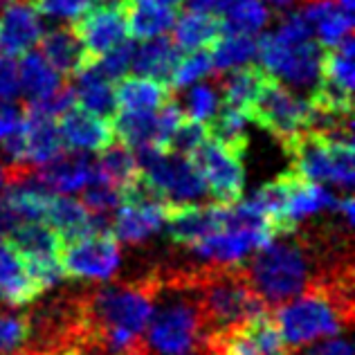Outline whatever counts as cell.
<instances>
[{
	"instance_id": "1",
	"label": "cell",
	"mask_w": 355,
	"mask_h": 355,
	"mask_svg": "<svg viewBox=\"0 0 355 355\" xmlns=\"http://www.w3.org/2000/svg\"><path fill=\"white\" fill-rule=\"evenodd\" d=\"M155 293V270L135 282L90 286L79 291L77 344L99 355H121L144 342Z\"/></svg>"
},
{
	"instance_id": "2",
	"label": "cell",
	"mask_w": 355,
	"mask_h": 355,
	"mask_svg": "<svg viewBox=\"0 0 355 355\" xmlns=\"http://www.w3.org/2000/svg\"><path fill=\"white\" fill-rule=\"evenodd\" d=\"M353 261L326 270L272 315L288 347H308L351 329L355 308Z\"/></svg>"
},
{
	"instance_id": "3",
	"label": "cell",
	"mask_w": 355,
	"mask_h": 355,
	"mask_svg": "<svg viewBox=\"0 0 355 355\" xmlns=\"http://www.w3.org/2000/svg\"><path fill=\"white\" fill-rule=\"evenodd\" d=\"M153 315L144 344L153 355H184L198 351L205 340V320L193 268H157Z\"/></svg>"
},
{
	"instance_id": "4",
	"label": "cell",
	"mask_w": 355,
	"mask_h": 355,
	"mask_svg": "<svg viewBox=\"0 0 355 355\" xmlns=\"http://www.w3.org/2000/svg\"><path fill=\"white\" fill-rule=\"evenodd\" d=\"M193 284L198 291L205 338L248 317L268 313V306L254 293L245 272V263H207L193 268Z\"/></svg>"
},
{
	"instance_id": "5",
	"label": "cell",
	"mask_w": 355,
	"mask_h": 355,
	"mask_svg": "<svg viewBox=\"0 0 355 355\" xmlns=\"http://www.w3.org/2000/svg\"><path fill=\"white\" fill-rule=\"evenodd\" d=\"M293 169L313 182H333L351 189L355 182L353 171V142L331 139L313 130H304L284 144Z\"/></svg>"
},
{
	"instance_id": "6",
	"label": "cell",
	"mask_w": 355,
	"mask_h": 355,
	"mask_svg": "<svg viewBox=\"0 0 355 355\" xmlns=\"http://www.w3.org/2000/svg\"><path fill=\"white\" fill-rule=\"evenodd\" d=\"M135 162L169 205H191L209 196L189 157L162 151L157 146H144L135 151Z\"/></svg>"
},
{
	"instance_id": "7",
	"label": "cell",
	"mask_w": 355,
	"mask_h": 355,
	"mask_svg": "<svg viewBox=\"0 0 355 355\" xmlns=\"http://www.w3.org/2000/svg\"><path fill=\"white\" fill-rule=\"evenodd\" d=\"M248 117L284 146L299 133L308 130L311 106L308 99L297 97L291 88L270 74L254 104L248 108Z\"/></svg>"
},
{
	"instance_id": "8",
	"label": "cell",
	"mask_w": 355,
	"mask_h": 355,
	"mask_svg": "<svg viewBox=\"0 0 355 355\" xmlns=\"http://www.w3.org/2000/svg\"><path fill=\"white\" fill-rule=\"evenodd\" d=\"M200 351L205 355H291L270 313L248 317L207 335Z\"/></svg>"
},
{
	"instance_id": "9",
	"label": "cell",
	"mask_w": 355,
	"mask_h": 355,
	"mask_svg": "<svg viewBox=\"0 0 355 355\" xmlns=\"http://www.w3.org/2000/svg\"><path fill=\"white\" fill-rule=\"evenodd\" d=\"M257 54L272 77L284 79L293 86H313L320 79L324 48L313 39L286 43L268 32L257 41Z\"/></svg>"
},
{
	"instance_id": "10",
	"label": "cell",
	"mask_w": 355,
	"mask_h": 355,
	"mask_svg": "<svg viewBox=\"0 0 355 355\" xmlns=\"http://www.w3.org/2000/svg\"><path fill=\"white\" fill-rule=\"evenodd\" d=\"M128 7L124 0H92L86 12L72 21V32L92 63L128 36Z\"/></svg>"
},
{
	"instance_id": "11",
	"label": "cell",
	"mask_w": 355,
	"mask_h": 355,
	"mask_svg": "<svg viewBox=\"0 0 355 355\" xmlns=\"http://www.w3.org/2000/svg\"><path fill=\"white\" fill-rule=\"evenodd\" d=\"M119 241L110 232L88 234L61 243L59 266L63 277L68 279H95L106 282L119 268Z\"/></svg>"
},
{
	"instance_id": "12",
	"label": "cell",
	"mask_w": 355,
	"mask_h": 355,
	"mask_svg": "<svg viewBox=\"0 0 355 355\" xmlns=\"http://www.w3.org/2000/svg\"><path fill=\"white\" fill-rule=\"evenodd\" d=\"M196 171L200 173L207 193L214 202L232 205L243 200V187H245V171L243 160L234 153L225 151L220 144L211 142L207 137L205 142L189 155Z\"/></svg>"
},
{
	"instance_id": "13",
	"label": "cell",
	"mask_w": 355,
	"mask_h": 355,
	"mask_svg": "<svg viewBox=\"0 0 355 355\" xmlns=\"http://www.w3.org/2000/svg\"><path fill=\"white\" fill-rule=\"evenodd\" d=\"M230 205L205 202V205H169L166 223L169 236L178 245L193 248L196 243L209 239L227 225Z\"/></svg>"
},
{
	"instance_id": "14",
	"label": "cell",
	"mask_w": 355,
	"mask_h": 355,
	"mask_svg": "<svg viewBox=\"0 0 355 355\" xmlns=\"http://www.w3.org/2000/svg\"><path fill=\"white\" fill-rule=\"evenodd\" d=\"M57 126H59L63 144L68 146L70 151L99 153L115 142L110 119L92 115L90 110L81 108L79 104L70 106L63 115H59Z\"/></svg>"
},
{
	"instance_id": "15",
	"label": "cell",
	"mask_w": 355,
	"mask_h": 355,
	"mask_svg": "<svg viewBox=\"0 0 355 355\" xmlns=\"http://www.w3.org/2000/svg\"><path fill=\"white\" fill-rule=\"evenodd\" d=\"M43 34L41 16L30 3H12L0 14V54L23 57Z\"/></svg>"
},
{
	"instance_id": "16",
	"label": "cell",
	"mask_w": 355,
	"mask_h": 355,
	"mask_svg": "<svg viewBox=\"0 0 355 355\" xmlns=\"http://www.w3.org/2000/svg\"><path fill=\"white\" fill-rule=\"evenodd\" d=\"M36 180H39L48 191L68 196L74 191H81L86 182L95 173V160L83 151L61 153L54 160L45 162L34 169Z\"/></svg>"
},
{
	"instance_id": "17",
	"label": "cell",
	"mask_w": 355,
	"mask_h": 355,
	"mask_svg": "<svg viewBox=\"0 0 355 355\" xmlns=\"http://www.w3.org/2000/svg\"><path fill=\"white\" fill-rule=\"evenodd\" d=\"M166 207L169 205L121 202L117 207L115 218H110V234L121 243H130V245L151 239L164 227Z\"/></svg>"
},
{
	"instance_id": "18",
	"label": "cell",
	"mask_w": 355,
	"mask_h": 355,
	"mask_svg": "<svg viewBox=\"0 0 355 355\" xmlns=\"http://www.w3.org/2000/svg\"><path fill=\"white\" fill-rule=\"evenodd\" d=\"M270 79V72L263 65H236V68L225 70L214 77V86L218 90V97L223 104L241 108L248 113V108L254 104L259 92L263 90L266 81Z\"/></svg>"
},
{
	"instance_id": "19",
	"label": "cell",
	"mask_w": 355,
	"mask_h": 355,
	"mask_svg": "<svg viewBox=\"0 0 355 355\" xmlns=\"http://www.w3.org/2000/svg\"><path fill=\"white\" fill-rule=\"evenodd\" d=\"M5 241L16 250L23 263L32 261H59L61 239L48 223H34V220H18L9 230Z\"/></svg>"
},
{
	"instance_id": "20",
	"label": "cell",
	"mask_w": 355,
	"mask_h": 355,
	"mask_svg": "<svg viewBox=\"0 0 355 355\" xmlns=\"http://www.w3.org/2000/svg\"><path fill=\"white\" fill-rule=\"evenodd\" d=\"M36 45L41 48L45 61L59 74H63L65 79L79 74L83 68L95 65L86 57V50H83L77 34L72 32V27H54L48 34H41Z\"/></svg>"
},
{
	"instance_id": "21",
	"label": "cell",
	"mask_w": 355,
	"mask_h": 355,
	"mask_svg": "<svg viewBox=\"0 0 355 355\" xmlns=\"http://www.w3.org/2000/svg\"><path fill=\"white\" fill-rule=\"evenodd\" d=\"M175 92L166 83L146 77H121L115 86V106L119 113H155Z\"/></svg>"
},
{
	"instance_id": "22",
	"label": "cell",
	"mask_w": 355,
	"mask_h": 355,
	"mask_svg": "<svg viewBox=\"0 0 355 355\" xmlns=\"http://www.w3.org/2000/svg\"><path fill=\"white\" fill-rule=\"evenodd\" d=\"M180 59H182V50L173 43V39H166L162 34V36H153V39H146L139 48H135V57L130 68L139 77L166 83L171 88V77Z\"/></svg>"
},
{
	"instance_id": "23",
	"label": "cell",
	"mask_w": 355,
	"mask_h": 355,
	"mask_svg": "<svg viewBox=\"0 0 355 355\" xmlns=\"http://www.w3.org/2000/svg\"><path fill=\"white\" fill-rule=\"evenodd\" d=\"M25 110L23 119V135H25V160L30 166H41L45 162L54 160L65 151V144L61 139L57 119L45 117L32 110Z\"/></svg>"
},
{
	"instance_id": "24",
	"label": "cell",
	"mask_w": 355,
	"mask_h": 355,
	"mask_svg": "<svg viewBox=\"0 0 355 355\" xmlns=\"http://www.w3.org/2000/svg\"><path fill=\"white\" fill-rule=\"evenodd\" d=\"M173 43L182 52L193 50H214L216 43L225 36L223 32V21L214 12H184L175 18L173 23Z\"/></svg>"
},
{
	"instance_id": "25",
	"label": "cell",
	"mask_w": 355,
	"mask_h": 355,
	"mask_svg": "<svg viewBox=\"0 0 355 355\" xmlns=\"http://www.w3.org/2000/svg\"><path fill=\"white\" fill-rule=\"evenodd\" d=\"M70 86L74 92V99L81 108L90 110L92 115L113 119L117 115L115 106V86L113 81L106 79L99 72L97 63L90 68H83L79 74L70 77Z\"/></svg>"
},
{
	"instance_id": "26",
	"label": "cell",
	"mask_w": 355,
	"mask_h": 355,
	"mask_svg": "<svg viewBox=\"0 0 355 355\" xmlns=\"http://www.w3.org/2000/svg\"><path fill=\"white\" fill-rule=\"evenodd\" d=\"M302 16L311 32L320 39L322 48L335 45L353 30V14L342 9L335 0H306Z\"/></svg>"
},
{
	"instance_id": "27",
	"label": "cell",
	"mask_w": 355,
	"mask_h": 355,
	"mask_svg": "<svg viewBox=\"0 0 355 355\" xmlns=\"http://www.w3.org/2000/svg\"><path fill=\"white\" fill-rule=\"evenodd\" d=\"M65 81L68 79L54 70L41 52H25L23 61L18 63V86L25 95V104L54 95Z\"/></svg>"
},
{
	"instance_id": "28",
	"label": "cell",
	"mask_w": 355,
	"mask_h": 355,
	"mask_svg": "<svg viewBox=\"0 0 355 355\" xmlns=\"http://www.w3.org/2000/svg\"><path fill=\"white\" fill-rule=\"evenodd\" d=\"M248 113L241 108L234 106H227V104H218V108L214 110V115L205 121L207 126V135L211 142L220 144L225 151L234 153L236 157H245L248 151V142H250V135H248Z\"/></svg>"
},
{
	"instance_id": "29",
	"label": "cell",
	"mask_w": 355,
	"mask_h": 355,
	"mask_svg": "<svg viewBox=\"0 0 355 355\" xmlns=\"http://www.w3.org/2000/svg\"><path fill=\"white\" fill-rule=\"evenodd\" d=\"M110 124H113L115 142L133 148V151L144 146H157L164 151L157 110L155 113H119L110 119Z\"/></svg>"
},
{
	"instance_id": "30",
	"label": "cell",
	"mask_w": 355,
	"mask_h": 355,
	"mask_svg": "<svg viewBox=\"0 0 355 355\" xmlns=\"http://www.w3.org/2000/svg\"><path fill=\"white\" fill-rule=\"evenodd\" d=\"M175 18H178L175 9L135 0L128 7V34L139 41L162 36L173 27Z\"/></svg>"
},
{
	"instance_id": "31",
	"label": "cell",
	"mask_w": 355,
	"mask_h": 355,
	"mask_svg": "<svg viewBox=\"0 0 355 355\" xmlns=\"http://www.w3.org/2000/svg\"><path fill=\"white\" fill-rule=\"evenodd\" d=\"M95 169L104 178H108L115 187H119V191L139 175L135 155L130 153L128 146L119 142H113L110 146H106L104 151H99V157L95 160Z\"/></svg>"
},
{
	"instance_id": "32",
	"label": "cell",
	"mask_w": 355,
	"mask_h": 355,
	"mask_svg": "<svg viewBox=\"0 0 355 355\" xmlns=\"http://www.w3.org/2000/svg\"><path fill=\"white\" fill-rule=\"evenodd\" d=\"M257 57V41L245 34H225L211 50L214 74L245 65L250 59Z\"/></svg>"
},
{
	"instance_id": "33",
	"label": "cell",
	"mask_w": 355,
	"mask_h": 355,
	"mask_svg": "<svg viewBox=\"0 0 355 355\" xmlns=\"http://www.w3.org/2000/svg\"><path fill=\"white\" fill-rule=\"evenodd\" d=\"M30 347V317L0 308V355H16Z\"/></svg>"
},
{
	"instance_id": "34",
	"label": "cell",
	"mask_w": 355,
	"mask_h": 355,
	"mask_svg": "<svg viewBox=\"0 0 355 355\" xmlns=\"http://www.w3.org/2000/svg\"><path fill=\"white\" fill-rule=\"evenodd\" d=\"M83 196H81V202L90 214H101L106 216L108 211L117 209L121 205V191L119 187H115L108 178L101 175L97 169L92 173V178L83 187Z\"/></svg>"
},
{
	"instance_id": "35",
	"label": "cell",
	"mask_w": 355,
	"mask_h": 355,
	"mask_svg": "<svg viewBox=\"0 0 355 355\" xmlns=\"http://www.w3.org/2000/svg\"><path fill=\"white\" fill-rule=\"evenodd\" d=\"M207 137L209 135H207V126H205V121L191 119V117L184 115L180 119V124H178L175 130L171 133L169 144H166V151L189 157Z\"/></svg>"
},
{
	"instance_id": "36",
	"label": "cell",
	"mask_w": 355,
	"mask_h": 355,
	"mask_svg": "<svg viewBox=\"0 0 355 355\" xmlns=\"http://www.w3.org/2000/svg\"><path fill=\"white\" fill-rule=\"evenodd\" d=\"M209 72H214L211 65V50H193L189 57L180 59L178 68L171 77V90H180L191 86V83L200 81L207 77Z\"/></svg>"
},
{
	"instance_id": "37",
	"label": "cell",
	"mask_w": 355,
	"mask_h": 355,
	"mask_svg": "<svg viewBox=\"0 0 355 355\" xmlns=\"http://www.w3.org/2000/svg\"><path fill=\"white\" fill-rule=\"evenodd\" d=\"M218 104L220 97L214 83H193V88L187 92L184 99V115L198 121H207Z\"/></svg>"
},
{
	"instance_id": "38",
	"label": "cell",
	"mask_w": 355,
	"mask_h": 355,
	"mask_svg": "<svg viewBox=\"0 0 355 355\" xmlns=\"http://www.w3.org/2000/svg\"><path fill=\"white\" fill-rule=\"evenodd\" d=\"M135 48L137 45L133 41H126V39L121 43H117L115 48H110L104 57L97 61L99 72L110 81H117L121 77H126V72L130 70V63H133V57H135Z\"/></svg>"
},
{
	"instance_id": "39",
	"label": "cell",
	"mask_w": 355,
	"mask_h": 355,
	"mask_svg": "<svg viewBox=\"0 0 355 355\" xmlns=\"http://www.w3.org/2000/svg\"><path fill=\"white\" fill-rule=\"evenodd\" d=\"M36 12L57 21H74L81 12L92 5V0H25Z\"/></svg>"
},
{
	"instance_id": "40",
	"label": "cell",
	"mask_w": 355,
	"mask_h": 355,
	"mask_svg": "<svg viewBox=\"0 0 355 355\" xmlns=\"http://www.w3.org/2000/svg\"><path fill=\"white\" fill-rule=\"evenodd\" d=\"M21 92L18 86V63L14 57L0 54V104L3 101H14Z\"/></svg>"
},
{
	"instance_id": "41",
	"label": "cell",
	"mask_w": 355,
	"mask_h": 355,
	"mask_svg": "<svg viewBox=\"0 0 355 355\" xmlns=\"http://www.w3.org/2000/svg\"><path fill=\"white\" fill-rule=\"evenodd\" d=\"M23 119H25L23 106H16L14 101H3L0 104V142L5 137L14 135L16 130H21Z\"/></svg>"
},
{
	"instance_id": "42",
	"label": "cell",
	"mask_w": 355,
	"mask_h": 355,
	"mask_svg": "<svg viewBox=\"0 0 355 355\" xmlns=\"http://www.w3.org/2000/svg\"><path fill=\"white\" fill-rule=\"evenodd\" d=\"M299 355H353V349H351L349 340L335 338V340H329V342L315 344V347H308Z\"/></svg>"
},
{
	"instance_id": "43",
	"label": "cell",
	"mask_w": 355,
	"mask_h": 355,
	"mask_svg": "<svg viewBox=\"0 0 355 355\" xmlns=\"http://www.w3.org/2000/svg\"><path fill=\"white\" fill-rule=\"evenodd\" d=\"M18 223V218L14 216V211L7 207V202L3 200V196H0V239H5L9 234V230Z\"/></svg>"
},
{
	"instance_id": "44",
	"label": "cell",
	"mask_w": 355,
	"mask_h": 355,
	"mask_svg": "<svg viewBox=\"0 0 355 355\" xmlns=\"http://www.w3.org/2000/svg\"><path fill=\"white\" fill-rule=\"evenodd\" d=\"M43 355H99L95 351H90L86 347H81V344H65L61 349H54L50 353H43Z\"/></svg>"
},
{
	"instance_id": "45",
	"label": "cell",
	"mask_w": 355,
	"mask_h": 355,
	"mask_svg": "<svg viewBox=\"0 0 355 355\" xmlns=\"http://www.w3.org/2000/svg\"><path fill=\"white\" fill-rule=\"evenodd\" d=\"M187 5L193 12H214V7H216V0H187Z\"/></svg>"
},
{
	"instance_id": "46",
	"label": "cell",
	"mask_w": 355,
	"mask_h": 355,
	"mask_svg": "<svg viewBox=\"0 0 355 355\" xmlns=\"http://www.w3.org/2000/svg\"><path fill=\"white\" fill-rule=\"evenodd\" d=\"M135 3V0H133ZM142 3H153V5H160V7H169V9H180L184 0H142Z\"/></svg>"
},
{
	"instance_id": "47",
	"label": "cell",
	"mask_w": 355,
	"mask_h": 355,
	"mask_svg": "<svg viewBox=\"0 0 355 355\" xmlns=\"http://www.w3.org/2000/svg\"><path fill=\"white\" fill-rule=\"evenodd\" d=\"M121 355H153V353L146 349V344H144V342H139V344H135L133 349H128L126 353H121Z\"/></svg>"
},
{
	"instance_id": "48",
	"label": "cell",
	"mask_w": 355,
	"mask_h": 355,
	"mask_svg": "<svg viewBox=\"0 0 355 355\" xmlns=\"http://www.w3.org/2000/svg\"><path fill=\"white\" fill-rule=\"evenodd\" d=\"M7 189V169H5V164H0V196L5 193Z\"/></svg>"
},
{
	"instance_id": "49",
	"label": "cell",
	"mask_w": 355,
	"mask_h": 355,
	"mask_svg": "<svg viewBox=\"0 0 355 355\" xmlns=\"http://www.w3.org/2000/svg\"><path fill=\"white\" fill-rule=\"evenodd\" d=\"M268 3H272L275 7H291L295 0H268Z\"/></svg>"
},
{
	"instance_id": "50",
	"label": "cell",
	"mask_w": 355,
	"mask_h": 355,
	"mask_svg": "<svg viewBox=\"0 0 355 355\" xmlns=\"http://www.w3.org/2000/svg\"><path fill=\"white\" fill-rule=\"evenodd\" d=\"M353 3H355V0H338V5L342 9H347V12H353Z\"/></svg>"
},
{
	"instance_id": "51",
	"label": "cell",
	"mask_w": 355,
	"mask_h": 355,
	"mask_svg": "<svg viewBox=\"0 0 355 355\" xmlns=\"http://www.w3.org/2000/svg\"><path fill=\"white\" fill-rule=\"evenodd\" d=\"M16 355H43V353H39V351H30V349H25V351H21V353H16Z\"/></svg>"
},
{
	"instance_id": "52",
	"label": "cell",
	"mask_w": 355,
	"mask_h": 355,
	"mask_svg": "<svg viewBox=\"0 0 355 355\" xmlns=\"http://www.w3.org/2000/svg\"><path fill=\"white\" fill-rule=\"evenodd\" d=\"M184 355H205V353H202V351L198 349V351H191V353H184Z\"/></svg>"
},
{
	"instance_id": "53",
	"label": "cell",
	"mask_w": 355,
	"mask_h": 355,
	"mask_svg": "<svg viewBox=\"0 0 355 355\" xmlns=\"http://www.w3.org/2000/svg\"><path fill=\"white\" fill-rule=\"evenodd\" d=\"M124 3H128V5H130V3H133V0H124Z\"/></svg>"
},
{
	"instance_id": "54",
	"label": "cell",
	"mask_w": 355,
	"mask_h": 355,
	"mask_svg": "<svg viewBox=\"0 0 355 355\" xmlns=\"http://www.w3.org/2000/svg\"><path fill=\"white\" fill-rule=\"evenodd\" d=\"M0 306H3V304H0ZM5 308H7V306H5Z\"/></svg>"
}]
</instances>
